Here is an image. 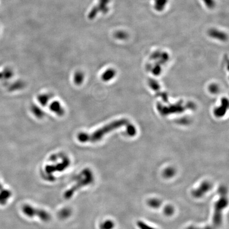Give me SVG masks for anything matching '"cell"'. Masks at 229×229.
<instances>
[{
  "label": "cell",
  "instance_id": "6",
  "mask_svg": "<svg viewBox=\"0 0 229 229\" xmlns=\"http://www.w3.org/2000/svg\"><path fill=\"white\" fill-rule=\"evenodd\" d=\"M208 35L212 38L218 39L221 41H225L227 39V36L225 33L219 31L215 28H211L208 31Z\"/></svg>",
  "mask_w": 229,
  "mask_h": 229
},
{
  "label": "cell",
  "instance_id": "7",
  "mask_svg": "<svg viewBox=\"0 0 229 229\" xmlns=\"http://www.w3.org/2000/svg\"><path fill=\"white\" fill-rule=\"evenodd\" d=\"M11 192L9 190L4 188L0 182V205H5L11 196Z\"/></svg>",
  "mask_w": 229,
  "mask_h": 229
},
{
  "label": "cell",
  "instance_id": "14",
  "mask_svg": "<svg viewBox=\"0 0 229 229\" xmlns=\"http://www.w3.org/2000/svg\"><path fill=\"white\" fill-rule=\"evenodd\" d=\"M84 74L82 73V72H76L74 76V83L77 85L82 84V82L84 80Z\"/></svg>",
  "mask_w": 229,
  "mask_h": 229
},
{
  "label": "cell",
  "instance_id": "12",
  "mask_svg": "<svg viewBox=\"0 0 229 229\" xmlns=\"http://www.w3.org/2000/svg\"><path fill=\"white\" fill-rule=\"evenodd\" d=\"M52 95L50 94H43L40 95L38 97V100L39 101L40 104L43 106H46L49 100L52 98Z\"/></svg>",
  "mask_w": 229,
  "mask_h": 229
},
{
  "label": "cell",
  "instance_id": "16",
  "mask_svg": "<svg viewBox=\"0 0 229 229\" xmlns=\"http://www.w3.org/2000/svg\"><path fill=\"white\" fill-rule=\"evenodd\" d=\"M175 173L176 170L173 167H168L164 169L163 172V175L166 178H169L173 177V176L175 175Z\"/></svg>",
  "mask_w": 229,
  "mask_h": 229
},
{
  "label": "cell",
  "instance_id": "17",
  "mask_svg": "<svg viewBox=\"0 0 229 229\" xmlns=\"http://www.w3.org/2000/svg\"><path fill=\"white\" fill-rule=\"evenodd\" d=\"M114 223L111 220L105 221L100 225V229H112L114 227Z\"/></svg>",
  "mask_w": 229,
  "mask_h": 229
},
{
  "label": "cell",
  "instance_id": "9",
  "mask_svg": "<svg viewBox=\"0 0 229 229\" xmlns=\"http://www.w3.org/2000/svg\"><path fill=\"white\" fill-rule=\"evenodd\" d=\"M50 108L52 111L55 112L58 116H62L64 114L65 111L64 108L62 107L60 102L57 101L53 102L50 105Z\"/></svg>",
  "mask_w": 229,
  "mask_h": 229
},
{
  "label": "cell",
  "instance_id": "15",
  "mask_svg": "<svg viewBox=\"0 0 229 229\" xmlns=\"http://www.w3.org/2000/svg\"><path fill=\"white\" fill-rule=\"evenodd\" d=\"M31 110L35 116H36L37 118H41L42 117H43L45 114L43 111H42L38 107H37L36 105H33L31 106Z\"/></svg>",
  "mask_w": 229,
  "mask_h": 229
},
{
  "label": "cell",
  "instance_id": "4",
  "mask_svg": "<svg viewBox=\"0 0 229 229\" xmlns=\"http://www.w3.org/2000/svg\"><path fill=\"white\" fill-rule=\"evenodd\" d=\"M22 212L29 218L37 217L44 222L49 221L51 218L50 213L45 210L37 208L29 205H24L22 207Z\"/></svg>",
  "mask_w": 229,
  "mask_h": 229
},
{
  "label": "cell",
  "instance_id": "10",
  "mask_svg": "<svg viewBox=\"0 0 229 229\" xmlns=\"http://www.w3.org/2000/svg\"><path fill=\"white\" fill-rule=\"evenodd\" d=\"M168 0H154V8L158 12L163 11L166 7Z\"/></svg>",
  "mask_w": 229,
  "mask_h": 229
},
{
  "label": "cell",
  "instance_id": "11",
  "mask_svg": "<svg viewBox=\"0 0 229 229\" xmlns=\"http://www.w3.org/2000/svg\"><path fill=\"white\" fill-rule=\"evenodd\" d=\"M115 73H116L114 69H108L102 75V79L104 80V81H108L109 80H111L114 78V76H115Z\"/></svg>",
  "mask_w": 229,
  "mask_h": 229
},
{
  "label": "cell",
  "instance_id": "5",
  "mask_svg": "<svg viewBox=\"0 0 229 229\" xmlns=\"http://www.w3.org/2000/svg\"><path fill=\"white\" fill-rule=\"evenodd\" d=\"M212 188V185L210 182L204 181L199 186L198 188L192 191V196L197 198H201L206 192H209Z\"/></svg>",
  "mask_w": 229,
  "mask_h": 229
},
{
  "label": "cell",
  "instance_id": "21",
  "mask_svg": "<svg viewBox=\"0 0 229 229\" xmlns=\"http://www.w3.org/2000/svg\"><path fill=\"white\" fill-rule=\"evenodd\" d=\"M70 214H71L70 210L69 209L65 208V209H63L61 211V212H60L59 216H60L62 218H65L69 216Z\"/></svg>",
  "mask_w": 229,
  "mask_h": 229
},
{
  "label": "cell",
  "instance_id": "3",
  "mask_svg": "<svg viewBox=\"0 0 229 229\" xmlns=\"http://www.w3.org/2000/svg\"><path fill=\"white\" fill-rule=\"evenodd\" d=\"M94 180L93 173L89 169H85L76 177V184L64 193V198L69 199L73 196L74 192L84 186L91 184Z\"/></svg>",
  "mask_w": 229,
  "mask_h": 229
},
{
  "label": "cell",
  "instance_id": "20",
  "mask_svg": "<svg viewBox=\"0 0 229 229\" xmlns=\"http://www.w3.org/2000/svg\"><path fill=\"white\" fill-rule=\"evenodd\" d=\"M203 1L206 7L209 9H214L216 5L215 0H203Z\"/></svg>",
  "mask_w": 229,
  "mask_h": 229
},
{
  "label": "cell",
  "instance_id": "19",
  "mask_svg": "<svg viewBox=\"0 0 229 229\" xmlns=\"http://www.w3.org/2000/svg\"><path fill=\"white\" fill-rule=\"evenodd\" d=\"M114 37H116L117 39L123 40V39H126V38L127 37V33L123 31H118L115 33Z\"/></svg>",
  "mask_w": 229,
  "mask_h": 229
},
{
  "label": "cell",
  "instance_id": "18",
  "mask_svg": "<svg viewBox=\"0 0 229 229\" xmlns=\"http://www.w3.org/2000/svg\"><path fill=\"white\" fill-rule=\"evenodd\" d=\"M174 208L171 205L166 206L163 209L164 214L166 215V216H170L173 215L174 213Z\"/></svg>",
  "mask_w": 229,
  "mask_h": 229
},
{
  "label": "cell",
  "instance_id": "8",
  "mask_svg": "<svg viewBox=\"0 0 229 229\" xmlns=\"http://www.w3.org/2000/svg\"><path fill=\"white\" fill-rule=\"evenodd\" d=\"M110 2V0H100L99 7L98 8L93 9L92 11H91L90 15V18H93L95 16V15L97 14V12H98L99 10H101L102 12L104 13H106L108 11V8L107 7L108 3Z\"/></svg>",
  "mask_w": 229,
  "mask_h": 229
},
{
  "label": "cell",
  "instance_id": "2",
  "mask_svg": "<svg viewBox=\"0 0 229 229\" xmlns=\"http://www.w3.org/2000/svg\"><path fill=\"white\" fill-rule=\"evenodd\" d=\"M127 123V121L124 119L113 121L91 134L80 133L78 134V140L82 143L96 142L99 141L105 135L111 132L113 130H116L122 126L125 125Z\"/></svg>",
  "mask_w": 229,
  "mask_h": 229
},
{
  "label": "cell",
  "instance_id": "22",
  "mask_svg": "<svg viewBox=\"0 0 229 229\" xmlns=\"http://www.w3.org/2000/svg\"><path fill=\"white\" fill-rule=\"evenodd\" d=\"M137 225L138 226L140 229H156L154 227H150L149 225L143 222L142 221H139L137 222Z\"/></svg>",
  "mask_w": 229,
  "mask_h": 229
},
{
  "label": "cell",
  "instance_id": "1",
  "mask_svg": "<svg viewBox=\"0 0 229 229\" xmlns=\"http://www.w3.org/2000/svg\"><path fill=\"white\" fill-rule=\"evenodd\" d=\"M218 192L220 197L214 205V214L211 224L203 227L189 226L186 229H218L221 226L223 222V211L228 204L227 188L224 186H220Z\"/></svg>",
  "mask_w": 229,
  "mask_h": 229
},
{
  "label": "cell",
  "instance_id": "13",
  "mask_svg": "<svg viewBox=\"0 0 229 229\" xmlns=\"http://www.w3.org/2000/svg\"><path fill=\"white\" fill-rule=\"evenodd\" d=\"M162 202L157 198H151L147 201V204L150 207L153 208H158L161 205Z\"/></svg>",
  "mask_w": 229,
  "mask_h": 229
}]
</instances>
